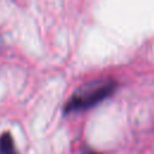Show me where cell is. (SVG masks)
<instances>
[{"instance_id":"6da1fadb","label":"cell","mask_w":154,"mask_h":154,"mask_svg":"<svg viewBox=\"0 0 154 154\" xmlns=\"http://www.w3.org/2000/svg\"><path fill=\"white\" fill-rule=\"evenodd\" d=\"M116 88L117 84L112 79H97L89 82L72 94L70 100L66 102L64 111L65 113H71L89 109L112 95Z\"/></svg>"},{"instance_id":"7a4b0ae2","label":"cell","mask_w":154,"mask_h":154,"mask_svg":"<svg viewBox=\"0 0 154 154\" xmlns=\"http://www.w3.org/2000/svg\"><path fill=\"white\" fill-rule=\"evenodd\" d=\"M0 154H18L10 132H4L0 136Z\"/></svg>"}]
</instances>
